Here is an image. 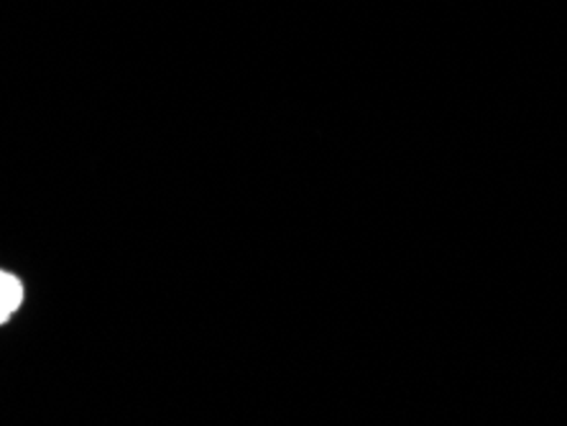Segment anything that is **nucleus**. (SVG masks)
I'll list each match as a JSON object with an SVG mask.
<instances>
[{"mask_svg":"<svg viewBox=\"0 0 567 426\" xmlns=\"http://www.w3.org/2000/svg\"><path fill=\"white\" fill-rule=\"evenodd\" d=\"M0 302L11 312H19L23 304V283L16 273L0 269Z\"/></svg>","mask_w":567,"mask_h":426,"instance_id":"f257e3e1","label":"nucleus"},{"mask_svg":"<svg viewBox=\"0 0 567 426\" xmlns=\"http://www.w3.org/2000/svg\"><path fill=\"white\" fill-rule=\"evenodd\" d=\"M11 309H8L3 302H0V324H6L8 320H11Z\"/></svg>","mask_w":567,"mask_h":426,"instance_id":"f03ea898","label":"nucleus"}]
</instances>
